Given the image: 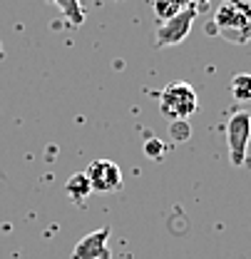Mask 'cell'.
Returning a JSON list of instances; mask_svg holds the SVG:
<instances>
[{
  "label": "cell",
  "mask_w": 251,
  "mask_h": 259,
  "mask_svg": "<svg viewBox=\"0 0 251 259\" xmlns=\"http://www.w3.org/2000/svg\"><path fill=\"white\" fill-rule=\"evenodd\" d=\"M214 32L226 42L244 45L251 40V3L249 0H224L214 15Z\"/></svg>",
  "instance_id": "cell-1"
},
{
  "label": "cell",
  "mask_w": 251,
  "mask_h": 259,
  "mask_svg": "<svg viewBox=\"0 0 251 259\" xmlns=\"http://www.w3.org/2000/svg\"><path fill=\"white\" fill-rule=\"evenodd\" d=\"M199 107V97L187 82H172L159 93V112L167 120H189Z\"/></svg>",
  "instance_id": "cell-2"
},
{
  "label": "cell",
  "mask_w": 251,
  "mask_h": 259,
  "mask_svg": "<svg viewBox=\"0 0 251 259\" xmlns=\"http://www.w3.org/2000/svg\"><path fill=\"white\" fill-rule=\"evenodd\" d=\"M251 142V115L249 112H234L226 122V145H229V160L234 167L246 164V152Z\"/></svg>",
  "instance_id": "cell-3"
},
{
  "label": "cell",
  "mask_w": 251,
  "mask_h": 259,
  "mask_svg": "<svg viewBox=\"0 0 251 259\" xmlns=\"http://www.w3.org/2000/svg\"><path fill=\"white\" fill-rule=\"evenodd\" d=\"M196 15H199V13L189 5V8H184L179 15H174V18L159 23L157 32H155V40H157L159 48H169V45H179V42H184L187 35L191 32V25H194Z\"/></svg>",
  "instance_id": "cell-4"
},
{
  "label": "cell",
  "mask_w": 251,
  "mask_h": 259,
  "mask_svg": "<svg viewBox=\"0 0 251 259\" xmlns=\"http://www.w3.org/2000/svg\"><path fill=\"white\" fill-rule=\"evenodd\" d=\"M85 175L92 192H117L122 187V169L112 160H94Z\"/></svg>",
  "instance_id": "cell-5"
},
{
  "label": "cell",
  "mask_w": 251,
  "mask_h": 259,
  "mask_svg": "<svg viewBox=\"0 0 251 259\" xmlns=\"http://www.w3.org/2000/svg\"><path fill=\"white\" fill-rule=\"evenodd\" d=\"M107 239H110V227H102V229H97V232L85 234V237L75 244L72 259H110Z\"/></svg>",
  "instance_id": "cell-6"
},
{
  "label": "cell",
  "mask_w": 251,
  "mask_h": 259,
  "mask_svg": "<svg viewBox=\"0 0 251 259\" xmlns=\"http://www.w3.org/2000/svg\"><path fill=\"white\" fill-rule=\"evenodd\" d=\"M65 192H67V197H70L72 202H82L87 194L92 192L87 175H85V172H75V175L67 180V185H65Z\"/></svg>",
  "instance_id": "cell-7"
},
{
  "label": "cell",
  "mask_w": 251,
  "mask_h": 259,
  "mask_svg": "<svg viewBox=\"0 0 251 259\" xmlns=\"http://www.w3.org/2000/svg\"><path fill=\"white\" fill-rule=\"evenodd\" d=\"M184 8H189L187 0H152V13L157 15L159 23H164V20L179 15Z\"/></svg>",
  "instance_id": "cell-8"
},
{
  "label": "cell",
  "mask_w": 251,
  "mask_h": 259,
  "mask_svg": "<svg viewBox=\"0 0 251 259\" xmlns=\"http://www.w3.org/2000/svg\"><path fill=\"white\" fill-rule=\"evenodd\" d=\"M60 10H63L65 20L70 23V25H75V28H80L82 23H85V10H82V5H80V0H53Z\"/></svg>",
  "instance_id": "cell-9"
},
{
  "label": "cell",
  "mask_w": 251,
  "mask_h": 259,
  "mask_svg": "<svg viewBox=\"0 0 251 259\" xmlns=\"http://www.w3.org/2000/svg\"><path fill=\"white\" fill-rule=\"evenodd\" d=\"M231 95L239 102H249L251 100V75L249 72H239L231 80Z\"/></svg>",
  "instance_id": "cell-10"
},
{
  "label": "cell",
  "mask_w": 251,
  "mask_h": 259,
  "mask_svg": "<svg viewBox=\"0 0 251 259\" xmlns=\"http://www.w3.org/2000/svg\"><path fill=\"white\" fill-rule=\"evenodd\" d=\"M164 150H167V147H164V142L157 140V137H149V140L144 142V155H147L149 160H155V162L164 157Z\"/></svg>",
  "instance_id": "cell-11"
},
{
  "label": "cell",
  "mask_w": 251,
  "mask_h": 259,
  "mask_svg": "<svg viewBox=\"0 0 251 259\" xmlns=\"http://www.w3.org/2000/svg\"><path fill=\"white\" fill-rule=\"evenodd\" d=\"M169 132H172V140L184 142V140H189V135H191V127H189L187 120H174L172 127H169Z\"/></svg>",
  "instance_id": "cell-12"
},
{
  "label": "cell",
  "mask_w": 251,
  "mask_h": 259,
  "mask_svg": "<svg viewBox=\"0 0 251 259\" xmlns=\"http://www.w3.org/2000/svg\"><path fill=\"white\" fill-rule=\"evenodd\" d=\"M209 3H212V0H187V5H191L196 13H199V10H204V8H209Z\"/></svg>",
  "instance_id": "cell-13"
}]
</instances>
